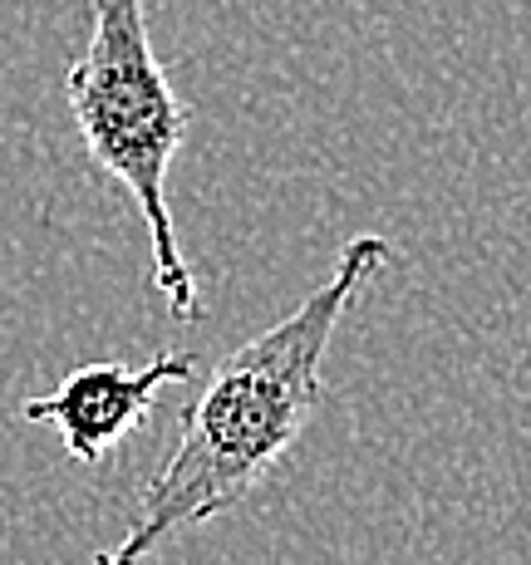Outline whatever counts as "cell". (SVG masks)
Wrapping results in <instances>:
<instances>
[{"label": "cell", "instance_id": "cell-1", "mask_svg": "<svg viewBox=\"0 0 531 565\" xmlns=\"http://www.w3.org/2000/svg\"><path fill=\"white\" fill-rule=\"evenodd\" d=\"M389 256L394 246L384 236H350L325 286L310 290L286 320L216 360L192 408L182 413L172 452L138 492L124 541L104 546L94 565H144L182 526H208L262 487V477L316 418L325 398V350Z\"/></svg>", "mask_w": 531, "mask_h": 565}, {"label": "cell", "instance_id": "cell-2", "mask_svg": "<svg viewBox=\"0 0 531 565\" xmlns=\"http://www.w3.org/2000/svg\"><path fill=\"white\" fill-rule=\"evenodd\" d=\"M64 99L84 138V153L108 182L134 198L144 216L162 306L172 310V320L198 324V280L178 246L168 206V172L188 138V104L178 99L168 70L153 54L148 0H89V40L64 70Z\"/></svg>", "mask_w": 531, "mask_h": 565}, {"label": "cell", "instance_id": "cell-3", "mask_svg": "<svg viewBox=\"0 0 531 565\" xmlns=\"http://www.w3.org/2000/svg\"><path fill=\"white\" fill-rule=\"evenodd\" d=\"M198 374V360L178 350H162L148 364H84L54 384V394L25 398L20 418L54 428L74 462H104L124 438L144 428L158 394L168 384H188Z\"/></svg>", "mask_w": 531, "mask_h": 565}]
</instances>
